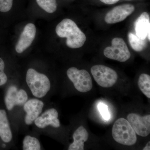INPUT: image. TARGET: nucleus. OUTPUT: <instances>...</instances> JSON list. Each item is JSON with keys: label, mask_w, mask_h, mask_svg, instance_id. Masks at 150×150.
I'll return each instance as SVG.
<instances>
[{"label": "nucleus", "mask_w": 150, "mask_h": 150, "mask_svg": "<svg viewBox=\"0 0 150 150\" xmlns=\"http://www.w3.org/2000/svg\"><path fill=\"white\" fill-rule=\"evenodd\" d=\"M36 33V27L33 23L25 25L15 46L17 53L21 54L29 48L35 39Z\"/></svg>", "instance_id": "12"}, {"label": "nucleus", "mask_w": 150, "mask_h": 150, "mask_svg": "<svg viewBox=\"0 0 150 150\" xmlns=\"http://www.w3.org/2000/svg\"><path fill=\"white\" fill-rule=\"evenodd\" d=\"M22 149L23 150H40L41 145L39 140L36 137L30 135L24 137L23 141Z\"/></svg>", "instance_id": "16"}, {"label": "nucleus", "mask_w": 150, "mask_h": 150, "mask_svg": "<svg viewBox=\"0 0 150 150\" xmlns=\"http://www.w3.org/2000/svg\"><path fill=\"white\" fill-rule=\"evenodd\" d=\"M143 150H150V142H148L147 144L146 145V146L143 149Z\"/></svg>", "instance_id": "24"}, {"label": "nucleus", "mask_w": 150, "mask_h": 150, "mask_svg": "<svg viewBox=\"0 0 150 150\" xmlns=\"http://www.w3.org/2000/svg\"><path fill=\"white\" fill-rule=\"evenodd\" d=\"M127 119L136 134L142 137H146L150 133V115L141 116L136 113H131Z\"/></svg>", "instance_id": "8"}, {"label": "nucleus", "mask_w": 150, "mask_h": 150, "mask_svg": "<svg viewBox=\"0 0 150 150\" xmlns=\"http://www.w3.org/2000/svg\"><path fill=\"white\" fill-rule=\"evenodd\" d=\"M119 0H100L102 2L106 4L111 5L118 2Z\"/></svg>", "instance_id": "23"}, {"label": "nucleus", "mask_w": 150, "mask_h": 150, "mask_svg": "<svg viewBox=\"0 0 150 150\" xmlns=\"http://www.w3.org/2000/svg\"><path fill=\"white\" fill-rule=\"evenodd\" d=\"M23 106L25 113V123L30 126L34 123L35 119L42 113L44 103L39 98H31L28 100Z\"/></svg>", "instance_id": "9"}, {"label": "nucleus", "mask_w": 150, "mask_h": 150, "mask_svg": "<svg viewBox=\"0 0 150 150\" xmlns=\"http://www.w3.org/2000/svg\"><path fill=\"white\" fill-rule=\"evenodd\" d=\"M0 138L3 142L8 143L12 141L13 134L6 112L0 109Z\"/></svg>", "instance_id": "15"}, {"label": "nucleus", "mask_w": 150, "mask_h": 150, "mask_svg": "<svg viewBox=\"0 0 150 150\" xmlns=\"http://www.w3.org/2000/svg\"><path fill=\"white\" fill-rule=\"evenodd\" d=\"M56 32L59 37L67 38L66 43L70 48H81L86 40L85 34L70 19H64L60 22L56 26Z\"/></svg>", "instance_id": "1"}, {"label": "nucleus", "mask_w": 150, "mask_h": 150, "mask_svg": "<svg viewBox=\"0 0 150 150\" xmlns=\"http://www.w3.org/2000/svg\"><path fill=\"white\" fill-rule=\"evenodd\" d=\"M25 81L33 95L36 98H43L51 90V83L48 77L33 68L27 70Z\"/></svg>", "instance_id": "2"}, {"label": "nucleus", "mask_w": 150, "mask_h": 150, "mask_svg": "<svg viewBox=\"0 0 150 150\" xmlns=\"http://www.w3.org/2000/svg\"><path fill=\"white\" fill-rule=\"evenodd\" d=\"M91 71L95 81L103 88L111 87L118 80V74L115 71L104 65H95L92 67Z\"/></svg>", "instance_id": "5"}, {"label": "nucleus", "mask_w": 150, "mask_h": 150, "mask_svg": "<svg viewBox=\"0 0 150 150\" xmlns=\"http://www.w3.org/2000/svg\"><path fill=\"white\" fill-rule=\"evenodd\" d=\"M74 142L69 146V150H83L84 142L87 141L88 133L83 126L79 127L73 135Z\"/></svg>", "instance_id": "14"}, {"label": "nucleus", "mask_w": 150, "mask_h": 150, "mask_svg": "<svg viewBox=\"0 0 150 150\" xmlns=\"http://www.w3.org/2000/svg\"><path fill=\"white\" fill-rule=\"evenodd\" d=\"M98 107L103 119L106 121L109 120L110 115L107 105L102 103H100L98 104Z\"/></svg>", "instance_id": "21"}, {"label": "nucleus", "mask_w": 150, "mask_h": 150, "mask_svg": "<svg viewBox=\"0 0 150 150\" xmlns=\"http://www.w3.org/2000/svg\"><path fill=\"white\" fill-rule=\"evenodd\" d=\"M136 35L141 39L145 40L147 36L150 40V19L149 13L144 12L137 19L134 24Z\"/></svg>", "instance_id": "13"}, {"label": "nucleus", "mask_w": 150, "mask_h": 150, "mask_svg": "<svg viewBox=\"0 0 150 150\" xmlns=\"http://www.w3.org/2000/svg\"><path fill=\"white\" fill-rule=\"evenodd\" d=\"M67 75L78 91L87 92L92 88L91 76L86 70H79L76 67H71L67 70Z\"/></svg>", "instance_id": "4"}, {"label": "nucleus", "mask_w": 150, "mask_h": 150, "mask_svg": "<svg viewBox=\"0 0 150 150\" xmlns=\"http://www.w3.org/2000/svg\"><path fill=\"white\" fill-rule=\"evenodd\" d=\"M128 37L129 43L134 51L140 52L146 48V42L145 40L141 39L132 33H129Z\"/></svg>", "instance_id": "17"}, {"label": "nucleus", "mask_w": 150, "mask_h": 150, "mask_svg": "<svg viewBox=\"0 0 150 150\" xmlns=\"http://www.w3.org/2000/svg\"><path fill=\"white\" fill-rule=\"evenodd\" d=\"M28 99L27 93L16 85H11L6 91L4 102L6 109L11 111L16 106H23Z\"/></svg>", "instance_id": "7"}, {"label": "nucleus", "mask_w": 150, "mask_h": 150, "mask_svg": "<svg viewBox=\"0 0 150 150\" xmlns=\"http://www.w3.org/2000/svg\"><path fill=\"white\" fill-rule=\"evenodd\" d=\"M103 54L108 59L124 62L129 60L131 54L122 38H115L111 41V46L105 48Z\"/></svg>", "instance_id": "6"}, {"label": "nucleus", "mask_w": 150, "mask_h": 150, "mask_svg": "<svg viewBox=\"0 0 150 150\" xmlns=\"http://www.w3.org/2000/svg\"><path fill=\"white\" fill-rule=\"evenodd\" d=\"M138 85L141 91L147 97L150 98V76L147 74L140 75Z\"/></svg>", "instance_id": "18"}, {"label": "nucleus", "mask_w": 150, "mask_h": 150, "mask_svg": "<svg viewBox=\"0 0 150 150\" xmlns=\"http://www.w3.org/2000/svg\"><path fill=\"white\" fill-rule=\"evenodd\" d=\"M112 134L115 142L121 144L131 146L137 142L136 133L128 120L125 118L116 120L112 127Z\"/></svg>", "instance_id": "3"}, {"label": "nucleus", "mask_w": 150, "mask_h": 150, "mask_svg": "<svg viewBox=\"0 0 150 150\" xmlns=\"http://www.w3.org/2000/svg\"><path fill=\"white\" fill-rule=\"evenodd\" d=\"M13 4V0H0V12L6 13L9 11Z\"/></svg>", "instance_id": "22"}, {"label": "nucleus", "mask_w": 150, "mask_h": 150, "mask_svg": "<svg viewBox=\"0 0 150 150\" xmlns=\"http://www.w3.org/2000/svg\"><path fill=\"white\" fill-rule=\"evenodd\" d=\"M38 5L43 10L49 13L55 12L57 10L56 0H35Z\"/></svg>", "instance_id": "19"}, {"label": "nucleus", "mask_w": 150, "mask_h": 150, "mask_svg": "<svg viewBox=\"0 0 150 150\" xmlns=\"http://www.w3.org/2000/svg\"><path fill=\"white\" fill-rule=\"evenodd\" d=\"M135 11V7L130 4L117 6L108 12L105 18L108 24H113L123 21Z\"/></svg>", "instance_id": "10"}, {"label": "nucleus", "mask_w": 150, "mask_h": 150, "mask_svg": "<svg viewBox=\"0 0 150 150\" xmlns=\"http://www.w3.org/2000/svg\"><path fill=\"white\" fill-rule=\"evenodd\" d=\"M5 64L4 60L0 57V86L5 85L8 81V77L4 72Z\"/></svg>", "instance_id": "20"}, {"label": "nucleus", "mask_w": 150, "mask_h": 150, "mask_svg": "<svg viewBox=\"0 0 150 150\" xmlns=\"http://www.w3.org/2000/svg\"><path fill=\"white\" fill-rule=\"evenodd\" d=\"M58 111L54 108L46 109L34 121L35 126L40 129H44L51 126L55 128L60 127V122Z\"/></svg>", "instance_id": "11"}]
</instances>
